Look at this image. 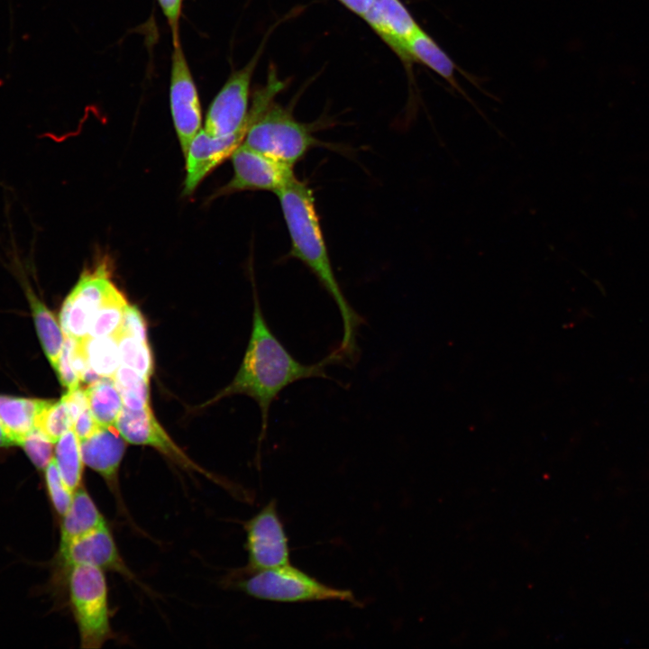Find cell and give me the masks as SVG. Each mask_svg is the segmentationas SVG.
<instances>
[{"instance_id":"cell-1","label":"cell","mask_w":649,"mask_h":649,"mask_svg":"<svg viewBox=\"0 0 649 649\" xmlns=\"http://www.w3.org/2000/svg\"><path fill=\"white\" fill-rule=\"evenodd\" d=\"M255 288L253 286L252 325L243 359L233 379L215 400L242 394L257 403L261 411L259 453L267 434L270 406L280 392L306 379H332L326 368L344 360L336 349L315 363L306 364L295 359L271 331Z\"/></svg>"},{"instance_id":"cell-2","label":"cell","mask_w":649,"mask_h":649,"mask_svg":"<svg viewBox=\"0 0 649 649\" xmlns=\"http://www.w3.org/2000/svg\"><path fill=\"white\" fill-rule=\"evenodd\" d=\"M276 195L290 238L288 256L304 263L334 299L343 321V337L336 350L344 360L353 361L362 318L350 305L334 275L313 192L296 178Z\"/></svg>"},{"instance_id":"cell-3","label":"cell","mask_w":649,"mask_h":649,"mask_svg":"<svg viewBox=\"0 0 649 649\" xmlns=\"http://www.w3.org/2000/svg\"><path fill=\"white\" fill-rule=\"evenodd\" d=\"M280 89L277 78L255 93L242 142L246 147L290 167L316 143L311 130L290 112L273 102Z\"/></svg>"},{"instance_id":"cell-4","label":"cell","mask_w":649,"mask_h":649,"mask_svg":"<svg viewBox=\"0 0 649 649\" xmlns=\"http://www.w3.org/2000/svg\"><path fill=\"white\" fill-rule=\"evenodd\" d=\"M67 580L80 647L99 649L115 637L105 571L94 565L78 564L69 570Z\"/></svg>"},{"instance_id":"cell-5","label":"cell","mask_w":649,"mask_h":649,"mask_svg":"<svg viewBox=\"0 0 649 649\" xmlns=\"http://www.w3.org/2000/svg\"><path fill=\"white\" fill-rule=\"evenodd\" d=\"M237 588L257 599L295 603L343 601L360 605L353 593L329 586L289 563L255 571H244Z\"/></svg>"},{"instance_id":"cell-6","label":"cell","mask_w":649,"mask_h":649,"mask_svg":"<svg viewBox=\"0 0 649 649\" xmlns=\"http://www.w3.org/2000/svg\"><path fill=\"white\" fill-rule=\"evenodd\" d=\"M248 564L244 571L274 568L290 562L288 538L276 499H270L244 523Z\"/></svg>"},{"instance_id":"cell-7","label":"cell","mask_w":649,"mask_h":649,"mask_svg":"<svg viewBox=\"0 0 649 649\" xmlns=\"http://www.w3.org/2000/svg\"><path fill=\"white\" fill-rule=\"evenodd\" d=\"M258 60L256 55L245 67L234 72L212 101L204 130L216 137L246 132L251 79Z\"/></svg>"},{"instance_id":"cell-8","label":"cell","mask_w":649,"mask_h":649,"mask_svg":"<svg viewBox=\"0 0 649 649\" xmlns=\"http://www.w3.org/2000/svg\"><path fill=\"white\" fill-rule=\"evenodd\" d=\"M111 283L105 263L81 274L59 314V324L66 336L76 341L87 337L93 318Z\"/></svg>"},{"instance_id":"cell-9","label":"cell","mask_w":649,"mask_h":649,"mask_svg":"<svg viewBox=\"0 0 649 649\" xmlns=\"http://www.w3.org/2000/svg\"><path fill=\"white\" fill-rule=\"evenodd\" d=\"M114 426L126 442L151 446L184 470L201 473L217 484L228 488V483L201 468L182 452L160 425L150 407L141 410L123 407Z\"/></svg>"},{"instance_id":"cell-10","label":"cell","mask_w":649,"mask_h":649,"mask_svg":"<svg viewBox=\"0 0 649 649\" xmlns=\"http://www.w3.org/2000/svg\"><path fill=\"white\" fill-rule=\"evenodd\" d=\"M169 103L174 127L185 155L192 139L201 130L202 114L198 93L179 41L173 42Z\"/></svg>"},{"instance_id":"cell-11","label":"cell","mask_w":649,"mask_h":649,"mask_svg":"<svg viewBox=\"0 0 649 649\" xmlns=\"http://www.w3.org/2000/svg\"><path fill=\"white\" fill-rule=\"evenodd\" d=\"M233 175L218 195L244 190H263L277 194L297 177L293 167L266 157L242 143L231 156Z\"/></svg>"},{"instance_id":"cell-12","label":"cell","mask_w":649,"mask_h":649,"mask_svg":"<svg viewBox=\"0 0 649 649\" xmlns=\"http://www.w3.org/2000/svg\"><path fill=\"white\" fill-rule=\"evenodd\" d=\"M59 562L66 577L73 566L89 564L137 581L121 556L107 524L73 540L59 552Z\"/></svg>"},{"instance_id":"cell-13","label":"cell","mask_w":649,"mask_h":649,"mask_svg":"<svg viewBox=\"0 0 649 649\" xmlns=\"http://www.w3.org/2000/svg\"><path fill=\"white\" fill-rule=\"evenodd\" d=\"M246 132L216 137L201 129L192 139L185 154L186 178L183 195L190 196L202 180L242 143Z\"/></svg>"},{"instance_id":"cell-14","label":"cell","mask_w":649,"mask_h":649,"mask_svg":"<svg viewBox=\"0 0 649 649\" xmlns=\"http://www.w3.org/2000/svg\"><path fill=\"white\" fill-rule=\"evenodd\" d=\"M84 464L98 473L124 508L119 487V469L123 458L126 441L115 426H101L91 436L80 441Z\"/></svg>"},{"instance_id":"cell-15","label":"cell","mask_w":649,"mask_h":649,"mask_svg":"<svg viewBox=\"0 0 649 649\" xmlns=\"http://www.w3.org/2000/svg\"><path fill=\"white\" fill-rule=\"evenodd\" d=\"M362 18L405 64L413 63L407 43L420 26L400 0H374Z\"/></svg>"},{"instance_id":"cell-16","label":"cell","mask_w":649,"mask_h":649,"mask_svg":"<svg viewBox=\"0 0 649 649\" xmlns=\"http://www.w3.org/2000/svg\"><path fill=\"white\" fill-rule=\"evenodd\" d=\"M105 524L103 514L81 485L74 491L72 501L62 516L59 552L76 538Z\"/></svg>"},{"instance_id":"cell-17","label":"cell","mask_w":649,"mask_h":649,"mask_svg":"<svg viewBox=\"0 0 649 649\" xmlns=\"http://www.w3.org/2000/svg\"><path fill=\"white\" fill-rule=\"evenodd\" d=\"M49 400L0 395V421L17 445L35 428L36 420Z\"/></svg>"},{"instance_id":"cell-18","label":"cell","mask_w":649,"mask_h":649,"mask_svg":"<svg viewBox=\"0 0 649 649\" xmlns=\"http://www.w3.org/2000/svg\"><path fill=\"white\" fill-rule=\"evenodd\" d=\"M407 51L412 62H419L434 70L452 87L462 91L454 77L455 64L449 55L423 29L407 41Z\"/></svg>"},{"instance_id":"cell-19","label":"cell","mask_w":649,"mask_h":649,"mask_svg":"<svg viewBox=\"0 0 649 649\" xmlns=\"http://www.w3.org/2000/svg\"><path fill=\"white\" fill-rule=\"evenodd\" d=\"M26 296L42 349L56 370L65 342V334L56 317L26 284Z\"/></svg>"},{"instance_id":"cell-20","label":"cell","mask_w":649,"mask_h":649,"mask_svg":"<svg viewBox=\"0 0 649 649\" xmlns=\"http://www.w3.org/2000/svg\"><path fill=\"white\" fill-rule=\"evenodd\" d=\"M89 409L102 426H114L123 407L113 378H100L85 389Z\"/></svg>"},{"instance_id":"cell-21","label":"cell","mask_w":649,"mask_h":649,"mask_svg":"<svg viewBox=\"0 0 649 649\" xmlns=\"http://www.w3.org/2000/svg\"><path fill=\"white\" fill-rule=\"evenodd\" d=\"M53 459L65 482L75 491L82 485L84 462L80 440L72 429L55 443Z\"/></svg>"},{"instance_id":"cell-22","label":"cell","mask_w":649,"mask_h":649,"mask_svg":"<svg viewBox=\"0 0 649 649\" xmlns=\"http://www.w3.org/2000/svg\"><path fill=\"white\" fill-rule=\"evenodd\" d=\"M128 303L122 292L112 282L90 325L87 337H105L119 331Z\"/></svg>"},{"instance_id":"cell-23","label":"cell","mask_w":649,"mask_h":649,"mask_svg":"<svg viewBox=\"0 0 649 649\" xmlns=\"http://www.w3.org/2000/svg\"><path fill=\"white\" fill-rule=\"evenodd\" d=\"M81 343L89 368L99 377L114 378L121 365L117 335L87 337Z\"/></svg>"},{"instance_id":"cell-24","label":"cell","mask_w":649,"mask_h":649,"mask_svg":"<svg viewBox=\"0 0 649 649\" xmlns=\"http://www.w3.org/2000/svg\"><path fill=\"white\" fill-rule=\"evenodd\" d=\"M113 379L121 394L123 407L132 410L150 407L149 379L123 364Z\"/></svg>"},{"instance_id":"cell-25","label":"cell","mask_w":649,"mask_h":649,"mask_svg":"<svg viewBox=\"0 0 649 649\" xmlns=\"http://www.w3.org/2000/svg\"><path fill=\"white\" fill-rule=\"evenodd\" d=\"M116 335L121 364L132 368L150 379L152 373V358L148 343L121 331H118Z\"/></svg>"},{"instance_id":"cell-26","label":"cell","mask_w":649,"mask_h":649,"mask_svg":"<svg viewBox=\"0 0 649 649\" xmlns=\"http://www.w3.org/2000/svg\"><path fill=\"white\" fill-rule=\"evenodd\" d=\"M35 428L54 443L66 432L73 428V420L65 401L49 400L39 414Z\"/></svg>"},{"instance_id":"cell-27","label":"cell","mask_w":649,"mask_h":649,"mask_svg":"<svg viewBox=\"0 0 649 649\" xmlns=\"http://www.w3.org/2000/svg\"><path fill=\"white\" fill-rule=\"evenodd\" d=\"M44 475L51 504L62 516L72 501L74 491L63 480L53 458L44 469Z\"/></svg>"},{"instance_id":"cell-28","label":"cell","mask_w":649,"mask_h":649,"mask_svg":"<svg viewBox=\"0 0 649 649\" xmlns=\"http://www.w3.org/2000/svg\"><path fill=\"white\" fill-rule=\"evenodd\" d=\"M53 444L45 434L34 428L22 439L19 446L39 470H44L53 458Z\"/></svg>"},{"instance_id":"cell-29","label":"cell","mask_w":649,"mask_h":649,"mask_svg":"<svg viewBox=\"0 0 649 649\" xmlns=\"http://www.w3.org/2000/svg\"><path fill=\"white\" fill-rule=\"evenodd\" d=\"M119 331L147 343L145 322L140 311L133 306L128 305L126 307Z\"/></svg>"},{"instance_id":"cell-30","label":"cell","mask_w":649,"mask_h":649,"mask_svg":"<svg viewBox=\"0 0 649 649\" xmlns=\"http://www.w3.org/2000/svg\"><path fill=\"white\" fill-rule=\"evenodd\" d=\"M61 398L67 404L73 423L85 409L89 407L86 391L79 387L68 389Z\"/></svg>"},{"instance_id":"cell-31","label":"cell","mask_w":649,"mask_h":649,"mask_svg":"<svg viewBox=\"0 0 649 649\" xmlns=\"http://www.w3.org/2000/svg\"><path fill=\"white\" fill-rule=\"evenodd\" d=\"M101 426L92 415L89 407L85 409L73 423V430L80 441L91 436Z\"/></svg>"},{"instance_id":"cell-32","label":"cell","mask_w":649,"mask_h":649,"mask_svg":"<svg viewBox=\"0 0 649 649\" xmlns=\"http://www.w3.org/2000/svg\"><path fill=\"white\" fill-rule=\"evenodd\" d=\"M158 2L172 31L173 42L179 41L178 23L181 15L182 0H158Z\"/></svg>"},{"instance_id":"cell-33","label":"cell","mask_w":649,"mask_h":649,"mask_svg":"<svg viewBox=\"0 0 649 649\" xmlns=\"http://www.w3.org/2000/svg\"><path fill=\"white\" fill-rule=\"evenodd\" d=\"M344 6L354 14L363 17L369 11L374 0H339Z\"/></svg>"},{"instance_id":"cell-34","label":"cell","mask_w":649,"mask_h":649,"mask_svg":"<svg viewBox=\"0 0 649 649\" xmlns=\"http://www.w3.org/2000/svg\"><path fill=\"white\" fill-rule=\"evenodd\" d=\"M13 445H17L15 439L0 421V448Z\"/></svg>"}]
</instances>
